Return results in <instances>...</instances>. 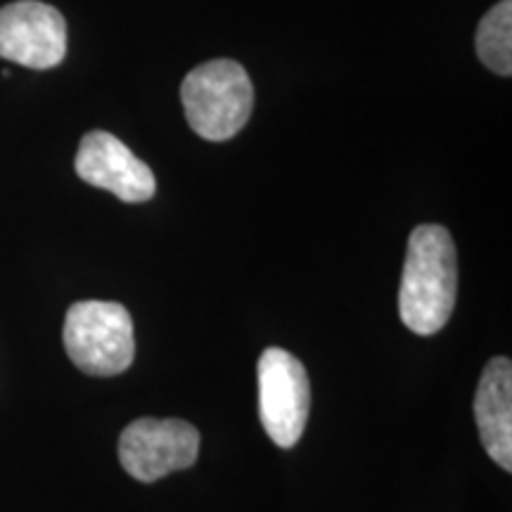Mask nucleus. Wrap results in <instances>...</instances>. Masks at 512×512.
Here are the masks:
<instances>
[{"mask_svg":"<svg viewBox=\"0 0 512 512\" xmlns=\"http://www.w3.org/2000/svg\"><path fill=\"white\" fill-rule=\"evenodd\" d=\"M458 297V254L451 233L437 223L413 230L403 264L399 313L415 335L430 337L451 318Z\"/></svg>","mask_w":512,"mask_h":512,"instance_id":"obj_1","label":"nucleus"},{"mask_svg":"<svg viewBox=\"0 0 512 512\" xmlns=\"http://www.w3.org/2000/svg\"><path fill=\"white\" fill-rule=\"evenodd\" d=\"M185 119L204 140H228L252 117L254 86L245 67L233 60L200 64L181 86Z\"/></svg>","mask_w":512,"mask_h":512,"instance_id":"obj_2","label":"nucleus"},{"mask_svg":"<svg viewBox=\"0 0 512 512\" xmlns=\"http://www.w3.org/2000/svg\"><path fill=\"white\" fill-rule=\"evenodd\" d=\"M62 337L74 366L93 377L124 373L136 358L131 313L117 302H76L64 318Z\"/></svg>","mask_w":512,"mask_h":512,"instance_id":"obj_3","label":"nucleus"},{"mask_svg":"<svg viewBox=\"0 0 512 512\" xmlns=\"http://www.w3.org/2000/svg\"><path fill=\"white\" fill-rule=\"evenodd\" d=\"M259 418L275 446L292 448L302 439L311 408V384L299 358L266 349L259 358Z\"/></svg>","mask_w":512,"mask_h":512,"instance_id":"obj_4","label":"nucleus"},{"mask_svg":"<svg viewBox=\"0 0 512 512\" xmlns=\"http://www.w3.org/2000/svg\"><path fill=\"white\" fill-rule=\"evenodd\" d=\"M200 432L185 420L143 418L119 437V463L138 482H157L171 472L195 465Z\"/></svg>","mask_w":512,"mask_h":512,"instance_id":"obj_5","label":"nucleus"},{"mask_svg":"<svg viewBox=\"0 0 512 512\" xmlns=\"http://www.w3.org/2000/svg\"><path fill=\"white\" fill-rule=\"evenodd\" d=\"M67 55V22L53 5L19 0L0 8V57L29 69H53Z\"/></svg>","mask_w":512,"mask_h":512,"instance_id":"obj_6","label":"nucleus"},{"mask_svg":"<svg viewBox=\"0 0 512 512\" xmlns=\"http://www.w3.org/2000/svg\"><path fill=\"white\" fill-rule=\"evenodd\" d=\"M74 169L83 183L112 192L128 204L147 202L157 190L150 166L107 131H91L81 138Z\"/></svg>","mask_w":512,"mask_h":512,"instance_id":"obj_7","label":"nucleus"},{"mask_svg":"<svg viewBox=\"0 0 512 512\" xmlns=\"http://www.w3.org/2000/svg\"><path fill=\"white\" fill-rule=\"evenodd\" d=\"M475 420L484 451L505 472L512 470V363L496 356L486 363L475 396Z\"/></svg>","mask_w":512,"mask_h":512,"instance_id":"obj_8","label":"nucleus"},{"mask_svg":"<svg viewBox=\"0 0 512 512\" xmlns=\"http://www.w3.org/2000/svg\"><path fill=\"white\" fill-rule=\"evenodd\" d=\"M477 55L498 76L512 74V0H501L482 17Z\"/></svg>","mask_w":512,"mask_h":512,"instance_id":"obj_9","label":"nucleus"}]
</instances>
